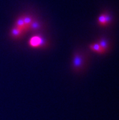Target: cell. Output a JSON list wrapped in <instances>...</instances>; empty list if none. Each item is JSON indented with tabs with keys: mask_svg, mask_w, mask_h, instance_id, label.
<instances>
[{
	"mask_svg": "<svg viewBox=\"0 0 119 120\" xmlns=\"http://www.w3.org/2000/svg\"><path fill=\"white\" fill-rule=\"evenodd\" d=\"M43 43V40L41 37L38 36H34L30 38V41H29V45L32 47L36 48L42 46Z\"/></svg>",
	"mask_w": 119,
	"mask_h": 120,
	"instance_id": "6da1fadb",
	"label": "cell"
},
{
	"mask_svg": "<svg viewBox=\"0 0 119 120\" xmlns=\"http://www.w3.org/2000/svg\"><path fill=\"white\" fill-rule=\"evenodd\" d=\"M98 23L100 25L102 26H105L106 24H108L110 23L111 21V18L110 16L107 14H101L98 19Z\"/></svg>",
	"mask_w": 119,
	"mask_h": 120,
	"instance_id": "7a4b0ae2",
	"label": "cell"
},
{
	"mask_svg": "<svg viewBox=\"0 0 119 120\" xmlns=\"http://www.w3.org/2000/svg\"><path fill=\"white\" fill-rule=\"evenodd\" d=\"M83 64V59L81 56L79 54H77L75 56L74 59V67L75 68H81V65Z\"/></svg>",
	"mask_w": 119,
	"mask_h": 120,
	"instance_id": "3957f363",
	"label": "cell"
},
{
	"mask_svg": "<svg viewBox=\"0 0 119 120\" xmlns=\"http://www.w3.org/2000/svg\"><path fill=\"white\" fill-rule=\"evenodd\" d=\"M16 27L19 28V29H21L23 32L25 30H27V28L26 27V25L24 24V20H23V17H21L19 18L17 20V22H16Z\"/></svg>",
	"mask_w": 119,
	"mask_h": 120,
	"instance_id": "277c9868",
	"label": "cell"
},
{
	"mask_svg": "<svg viewBox=\"0 0 119 120\" xmlns=\"http://www.w3.org/2000/svg\"><path fill=\"white\" fill-rule=\"evenodd\" d=\"M89 48H90V49H92V51L97 52L98 53L102 54L104 53L105 52L104 50H103L101 48L100 46L98 43H95V44L94 45H91L89 46Z\"/></svg>",
	"mask_w": 119,
	"mask_h": 120,
	"instance_id": "5b68a950",
	"label": "cell"
},
{
	"mask_svg": "<svg viewBox=\"0 0 119 120\" xmlns=\"http://www.w3.org/2000/svg\"><path fill=\"white\" fill-rule=\"evenodd\" d=\"M23 31L21 29H19L18 27H15L13 28L12 30V35L14 37H19L23 34Z\"/></svg>",
	"mask_w": 119,
	"mask_h": 120,
	"instance_id": "8992f818",
	"label": "cell"
},
{
	"mask_svg": "<svg viewBox=\"0 0 119 120\" xmlns=\"http://www.w3.org/2000/svg\"><path fill=\"white\" fill-rule=\"evenodd\" d=\"M23 20H24V24L26 25V27L27 28V29H29V27H30V24L32 23V18L30 17H23Z\"/></svg>",
	"mask_w": 119,
	"mask_h": 120,
	"instance_id": "52a82bcc",
	"label": "cell"
},
{
	"mask_svg": "<svg viewBox=\"0 0 119 120\" xmlns=\"http://www.w3.org/2000/svg\"><path fill=\"white\" fill-rule=\"evenodd\" d=\"M100 46L101 48L103 50H104L106 51V49L108 48V43L106 41V40L105 39H101L99 41V43H98Z\"/></svg>",
	"mask_w": 119,
	"mask_h": 120,
	"instance_id": "ba28073f",
	"label": "cell"
},
{
	"mask_svg": "<svg viewBox=\"0 0 119 120\" xmlns=\"http://www.w3.org/2000/svg\"><path fill=\"white\" fill-rule=\"evenodd\" d=\"M39 23H37V22H33V21H32L29 28H31V29H33V30H36V29H39Z\"/></svg>",
	"mask_w": 119,
	"mask_h": 120,
	"instance_id": "9c48e42d",
	"label": "cell"
}]
</instances>
